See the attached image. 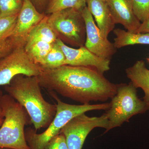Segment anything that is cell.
Here are the masks:
<instances>
[{
  "label": "cell",
  "mask_w": 149,
  "mask_h": 149,
  "mask_svg": "<svg viewBox=\"0 0 149 149\" xmlns=\"http://www.w3.org/2000/svg\"><path fill=\"white\" fill-rule=\"evenodd\" d=\"M93 68L63 65L44 69L37 76L40 86L83 104L105 102L116 94L117 85Z\"/></svg>",
  "instance_id": "1"
},
{
  "label": "cell",
  "mask_w": 149,
  "mask_h": 149,
  "mask_svg": "<svg viewBox=\"0 0 149 149\" xmlns=\"http://www.w3.org/2000/svg\"><path fill=\"white\" fill-rule=\"evenodd\" d=\"M37 77L18 74L5 90L27 111L36 131L47 128L56 113V106L46 101Z\"/></svg>",
  "instance_id": "2"
},
{
  "label": "cell",
  "mask_w": 149,
  "mask_h": 149,
  "mask_svg": "<svg viewBox=\"0 0 149 149\" xmlns=\"http://www.w3.org/2000/svg\"><path fill=\"white\" fill-rule=\"evenodd\" d=\"M57 102L56 113L53 120L43 133H37L35 129L27 128L25 130V139L30 149H44L51 139L60 133L62 128L70 120L77 116L93 110H107L111 103L72 105L61 100L54 92L49 91Z\"/></svg>",
  "instance_id": "3"
},
{
  "label": "cell",
  "mask_w": 149,
  "mask_h": 149,
  "mask_svg": "<svg viewBox=\"0 0 149 149\" xmlns=\"http://www.w3.org/2000/svg\"><path fill=\"white\" fill-rule=\"evenodd\" d=\"M0 107L4 116L0 128V148L30 149L24 128L32 122L26 110L8 94L0 97Z\"/></svg>",
  "instance_id": "4"
},
{
  "label": "cell",
  "mask_w": 149,
  "mask_h": 149,
  "mask_svg": "<svg viewBox=\"0 0 149 149\" xmlns=\"http://www.w3.org/2000/svg\"><path fill=\"white\" fill-rule=\"evenodd\" d=\"M116 94L111 98V107L105 113L109 120V127L104 132L120 127L134 116L145 113L148 110L143 101L139 98L137 88L131 82L128 84H117Z\"/></svg>",
  "instance_id": "5"
},
{
  "label": "cell",
  "mask_w": 149,
  "mask_h": 149,
  "mask_svg": "<svg viewBox=\"0 0 149 149\" xmlns=\"http://www.w3.org/2000/svg\"><path fill=\"white\" fill-rule=\"evenodd\" d=\"M47 22L58 39L72 46H84L86 36L82 13L73 8L58 11L47 16Z\"/></svg>",
  "instance_id": "6"
},
{
  "label": "cell",
  "mask_w": 149,
  "mask_h": 149,
  "mask_svg": "<svg viewBox=\"0 0 149 149\" xmlns=\"http://www.w3.org/2000/svg\"><path fill=\"white\" fill-rule=\"evenodd\" d=\"M43 70L42 68L28 56L24 46H17L0 59V86L8 85L18 74L37 77ZM2 95L0 91V97Z\"/></svg>",
  "instance_id": "7"
},
{
  "label": "cell",
  "mask_w": 149,
  "mask_h": 149,
  "mask_svg": "<svg viewBox=\"0 0 149 149\" xmlns=\"http://www.w3.org/2000/svg\"><path fill=\"white\" fill-rule=\"evenodd\" d=\"M108 127L106 113L99 117H89L83 113L70 120L60 133L65 136L68 149H82L85 139L93 129L98 127L107 130Z\"/></svg>",
  "instance_id": "8"
},
{
  "label": "cell",
  "mask_w": 149,
  "mask_h": 149,
  "mask_svg": "<svg viewBox=\"0 0 149 149\" xmlns=\"http://www.w3.org/2000/svg\"><path fill=\"white\" fill-rule=\"evenodd\" d=\"M86 28L85 47L100 57L110 60L116 48L108 40L95 23L93 15L86 6L81 11Z\"/></svg>",
  "instance_id": "9"
},
{
  "label": "cell",
  "mask_w": 149,
  "mask_h": 149,
  "mask_svg": "<svg viewBox=\"0 0 149 149\" xmlns=\"http://www.w3.org/2000/svg\"><path fill=\"white\" fill-rule=\"evenodd\" d=\"M56 42L64 53L67 65L93 68L103 73L109 70L110 60L96 55L85 46L74 49L67 46L58 38Z\"/></svg>",
  "instance_id": "10"
},
{
  "label": "cell",
  "mask_w": 149,
  "mask_h": 149,
  "mask_svg": "<svg viewBox=\"0 0 149 149\" xmlns=\"http://www.w3.org/2000/svg\"><path fill=\"white\" fill-rule=\"evenodd\" d=\"M46 16L36 9L30 0H23L21 10L10 37L17 45L25 46L29 32Z\"/></svg>",
  "instance_id": "11"
},
{
  "label": "cell",
  "mask_w": 149,
  "mask_h": 149,
  "mask_svg": "<svg viewBox=\"0 0 149 149\" xmlns=\"http://www.w3.org/2000/svg\"><path fill=\"white\" fill-rule=\"evenodd\" d=\"M106 1L115 24H121L128 32L137 33L141 23L134 14L131 0Z\"/></svg>",
  "instance_id": "12"
},
{
  "label": "cell",
  "mask_w": 149,
  "mask_h": 149,
  "mask_svg": "<svg viewBox=\"0 0 149 149\" xmlns=\"http://www.w3.org/2000/svg\"><path fill=\"white\" fill-rule=\"evenodd\" d=\"M87 7L102 33L107 37L114 29V23L106 0H86Z\"/></svg>",
  "instance_id": "13"
},
{
  "label": "cell",
  "mask_w": 149,
  "mask_h": 149,
  "mask_svg": "<svg viewBox=\"0 0 149 149\" xmlns=\"http://www.w3.org/2000/svg\"><path fill=\"white\" fill-rule=\"evenodd\" d=\"M125 72L133 85L144 91L143 101L149 110V69L147 68L145 62L138 61L133 66L125 70Z\"/></svg>",
  "instance_id": "14"
},
{
  "label": "cell",
  "mask_w": 149,
  "mask_h": 149,
  "mask_svg": "<svg viewBox=\"0 0 149 149\" xmlns=\"http://www.w3.org/2000/svg\"><path fill=\"white\" fill-rule=\"evenodd\" d=\"M113 32L116 36L113 44L116 49L137 44L149 45V33H132L119 28Z\"/></svg>",
  "instance_id": "15"
},
{
  "label": "cell",
  "mask_w": 149,
  "mask_h": 149,
  "mask_svg": "<svg viewBox=\"0 0 149 149\" xmlns=\"http://www.w3.org/2000/svg\"><path fill=\"white\" fill-rule=\"evenodd\" d=\"M57 39L55 33L48 23L47 16H46L29 32L26 44L36 41H42L53 44Z\"/></svg>",
  "instance_id": "16"
},
{
  "label": "cell",
  "mask_w": 149,
  "mask_h": 149,
  "mask_svg": "<svg viewBox=\"0 0 149 149\" xmlns=\"http://www.w3.org/2000/svg\"><path fill=\"white\" fill-rule=\"evenodd\" d=\"M53 44L44 41H36L26 43L24 49L30 58L35 63L41 66L52 47Z\"/></svg>",
  "instance_id": "17"
},
{
  "label": "cell",
  "mask_w": 149,
  "mask_h": 149,
  "mask_svg": "<svg viewBox=\"0 0 149 149\" xmlns=\"http://www.w3.org/2000/svg\"><path fill=\"white\" fill-rule=\"evenodd\" d=\"M65 61L66 58L64 53L55 42L41 66L44 69H54L66 65Z\"/></svg>",
  "instance_id": "18"
},
{
  "label": "cell",
  "mask_w": 149,
  "mask_h": 149,
  "mask_svg": "<svg viewBox=\"0 0 149 149\" xmlns=\"http://www.w3.org/2000/svg\"><path fill=\"white\" fill-rule=\"evenodd\" d=\"M86 6V0H51L45 13L51 14L67 8L75 9L81 11Z\"/></svg>",
  "instance_id": "19"
},
{
  "label": "cell",
  "mask_w": 149,
  "mask_h": 149,
  "mask_svg": "<svg viewBox=\"0 0 149 149\" xmlns=\"http://www.w3.org/2000/svg\"><path fill=\"white\" fill-rule=\"evenodd\" d=\"M17 15L0 17V42L8 39L12 35Z\"/></svg>",
  "instance_id": "20"
},
{
  "label": "cell",
  "mask_w": 149,
  "mask_h": 149,
  "mask_svg": "<svg viewBox=\"0 0 149 149\" xmlns=\"http://www.w3.org/2000/svg\"><path fill=\"white\" fill-rule=\"evenodd\" d=\"M22 4L23 0H0V17L17 15Z\"/></svg>",
  "instance_id": "21"
},
{
  "label": "cell",
  "mask_w": 149,
  "mask_h": 149,
  "mask_svg": "<svg viewBox=\"0 0 149 149\" xmlns=\"http://www.w3.org/2000/svg\"><path fill=\"white\" fill-rule=\"evenodd\" d=\"M133 11L138 19L143 22L149 17V0H131Z\"/></svg>",
  "instance_id": "22"
},
{
  "label": "cell",
  "mask_w": 149,
  "mask_h": 149,
  "mask_svg": "<svg viewBox=\"0 0 149 149\" xmlns=\"http://www.w3.org/2000/svg\"><path fill=\"white\" fill-rule=\"evenodd\" d=\"M44 149H68L64 134L60 133L54 137Z\"/></svg>",
  "instance_id": "23"
},
{
  "label": "cell",
  "mask_w": 149,
  "mask_h": 149,
  "mask_svg": "<svg viewBox=\"0 0 149 149\" xmlns=\"http://www.w3.org/2000/svg\"><path fill=\"white\" fill-rule=\"evenodd\" d=\"M17 46L15 42L10 37L0 42V59L9 53Z\"/></svg>",
  "instance_id": "24"
},
{
  "label": "cell",
  "mask_w": 149,
  "mask_h": 149,
  "mask_svg": "<svg viewBox=\"0 0 149 149\" xmlns=\"http://www.w3.org/2000/svg\"><path fill=\"white\" fill-rule=\"evenodd\" d=\"M38 11L43 13V11L46 9L51 0H30Z\"/></svg>",
  "instance_id": "25"
},
{
  "label": "cell",
  "mask_w": 149,
  "mask_h": 149,
  "mask_svg": "<svg viewBox=\"0 0 149 149\" xmlns=\"http://www.w3.org/2000/svg\"><path fill=\"white\" fill-rule=\"evenodd\" d=\"M137 33H149V17L141 23Z\"/></svg>",
  "instance_id": "26"
},
{
  "label": "cell",
  "mask_w": 149,
  "mask_h": 149,
  "mask_svg": "<svg viewBox=\"0 0 149 149\" xmlns=\"http://www.w3.org/2000/svg\"><path fill=\"white\" fill-rule=\"evenodd\" d=\"M4 119V116L3 112L2 109L0 107V126L2 125Z\"/></svg>",
  "instance_id": "27"
},
{
  "label": "cell",
  "mask_w": 149,
  "mask_h": 149,
  "mask_svg": "<svg viewBox=\"0 0 149 149\" xmlns=\"http://www.w3.org/2000/svg\"><path fill=\"white\" fill-rule=\"evenodd\" d=\"M0 149H12L7 148H0Z\"/></svg>",
  "instance_id": "28"
},
{
  "label": "cell",
  "mask_w": 149,
  "mask_h": 149,
  "mask_svg": "<svg viewBox=\"0 0 149 149\" xmlns=\"http://www.w3.org/2000/svg\"><path fill=\"white\" fill-rule=\"evenodd\" d=\"M147 60H148V61L149 63V58L147 59Z\"/></svg>",
  "instance_id": "29"
}]
</instances>
